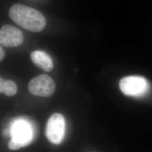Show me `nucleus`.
Here are the masks:
<instances>
[{
	"instance_id": "1",
	"label": "nucleus",
	"mask_w": 152,
	"mask_h": 152,
	"mask_svg": "<svg viewBox=\"0 0 152 152\" xmlns=\"http://www.w3.org/2000/svg\"><path fill=\"white\" fill-rule=\"evenodd\" d=\"M9 16L16 24L31 32L41 31L46 24V18L41 12L22 4H16L12 6Z\"/></svg>"
},
{
	"instance_id": "2",
	"label": "nucleus",
	"mask_w": 152,
	"mask_h": 152,
	"mask_svg": "<svg viewBox=\"0 0 152 152\" xmlns=\"http://www.w3.org/2000/svg\"><path fill=\"white\" fill-rule=\"evenodd\" d=\"M120 88L121 91L126 95L133 97H141L149 92L150 85L143 77L127 76L121 80Z\"/></svg>"
},
{
	"instance_id": "3",
	"label": "nucleus",
	"mask_w": 152,
	"mask_h": 152,
	"mask_svg": "<svg viewBox=\"0 0 152 152\" xmlns=\"http://www.w3.org/2000/svg\"><path fill=\"white\" fill-rule=\"evenodd\" d=\"M65 123L62 114L55 113L51 115L47 122L45 134L50 142L59 144L62 141L65 134Z\"/></svg>"
},
{
	"instance_id": "4",
	"label": "nucleus",
	"mask_w": 152,
	"mask_h": 152,
	"mask_svg": "<svg viewBox=\"0 0 152 152\" xmlns=\"http://www.w3.org/2000/svg\"><path fill=\"white\" fill-rule=\"evenodd\" d=\"M28 90L33 95L48 97L55 90V83L50 76L41 75L32 79L28 84Z\"/></svg>"
},
{
	"instance_id": "5",
	"label": "nucleus",
	"mask_w": 152,
	"mask_h": 152,
	"mask_svg": "<svg viewBox=\"0 0 152 152\" xmlns=\"http://www.w3.org/2000/svg\"><path fill=\"white\" fill-rule=\"evenodd\" d=\"M23 34L18 28L5 25L0 30V43L7 47H16L23 42Z\"/></svg>"
},
{
	"instance_id": "6",
	"label": "nucleus",
	"mask_w": 152,
	"mask_h": 152,
	"mask_svg": "<svg viewBox=\"0 0 152 152\" xmlns=\"http://www.w3.org/2000/svg\"><path fill=\"white\" fill-rule=\"evenodd\" d=\"M11 139L20 143L22 147L29 145L32 141V132L26 122L19 121L14 124L11 128Z\"/></svg>"
},
{
	"instance_id": "7",
	"label": "nucleus",
	"mask_w": 152,
	"mask_h": 152,
	"mask_svg": "<svg viewBox=\"0 0 152 152\" xmlns=\"http://www.w3.org/2000/svg\"><path fill=\"white\" fill-rule=\"evenodd\" d=\"M33 63L37 67L46 72L52 71L54 67L53 60L49 55L44 51L36 50L31 54Z\"/></svg>"
},
{
	"instance_id": "8",
	"label": "nucleus",
	"mask_w": 152,
	"mask_h": 152,
	"mask_svg": "<svg viewBox=\"0 0 152 152\" xmlns=\"http://www.w3.org/2000/svg\"><path fill=\"white\" fill-rule=\"evenodd\" d=\"M18 87L16 83L12 81L4 80L1 78L0 80V92L7 96H11L16 94Z\"/></svg>"
},
{
	"instance_id": "9",
	"label": "nucleus",
	"mask_w": 152,
	"mask_h": 152,
	"mask_svg": "<svg viewBox=\"0 0 152 152\" xmlns=\"http://www.w3.org/2000/svg\"><path fill=\"white\" fill-rule=\"evenodd\" d=\"M8 147L11 150H17L22 148V146L20 143L11 139L8 144Z\"/></svg>"
},
{
	"instance_id": "10",
	"label": "nucleus",
	"mask_w": 152,
	"mask_h": 152,
	"mask_svg": "<svg viewBox=\"0 0 152 152\" xmlns=\"http://www.w3.org/2000/svg\"><path fill=\"white\" fill-rule=\"evenodd\" d=\"M0 52H1V54H0V60L1 61L3 60L4 56H5V53L3 49L2 48V47H1L0 48Z\"/></svg>"
}]
</instances>
